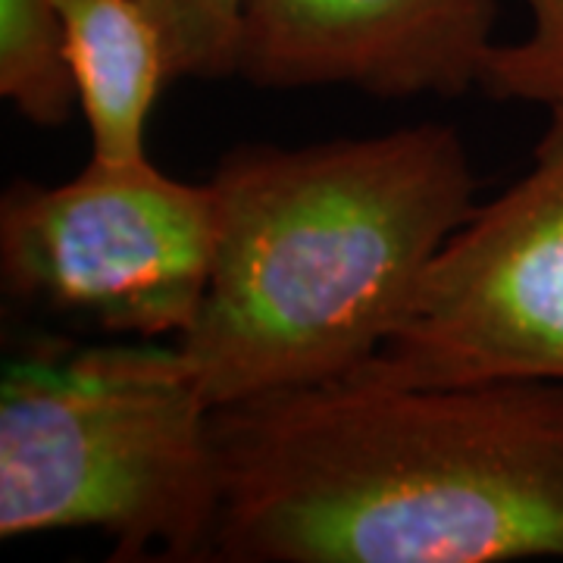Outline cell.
I'll return each mask as SVG.
<instances>
[{
    "label": "cell",
    "mask_w": 563,
    "mask_h": 563,
    "mask_svg": "<svg viewBox=\"0 0 563 563\" xmlns=\"http://www.w3.org/2000/svg\"><path fill=\"white\" fill-rule=\"evenodd\" d=\"M166 41L169 79H229L239 66L244 0H147Z\"/></svg>",
    "instance_id": "9c48e42d"
},
{
    "label": "cell",
    "mask_w": 563,
    "mask_h": 563,
    "mask_svg": "<svg viewBox=\"0 0 563 563\" xmlns=\"http://www.w3.org/2000/svg\"><path fill=\"white\" fill-rule=\"evenodd\" d=\"M91 157L139 163L151 107L169 79L166 41L147 0H57Z\"/></svg>",
    "instance_id": "52a82bcc"
},
{
    "label": "cell",
    "mask_w": 563,
    "mask_h": 563,
    "mask_svg": "<svg viewBox=\"0 0 563 563\" xmlns=\"http://www.w3.org/2000/svg\"><path fill=\"white\" fill-rule=\"evenodd\" d=\"M0 95L38 129L73 120L79 98L57 0H0Z\"/></svg>",
    "instance_id": "ba28073f"
},
{
    "label": "cell",
    "mask_w": 563,
    "mask_h": 563,
    "mask_svg": "<svg viewBox=\"0 0 563 563\" xmlns=\"http://www.w3.org/2000/svg\"><path fill=\"white\" fill-rule=\"evenodd\" d=\"M476 188L466 144L439 122L229 151L210 179V285L176 339L207 404L361 373L426 266L479 210Z\"/></svg>",
    "instance_id": "7a4b0ae2"
},
{
    "label": "cell",
    "mask_w": 563,
    "mask_h": 563,
    "mask_svg": "<svg viewBox=\"0 0 563 563\" xmlns=\"http://www.w3.org/2000/svg\"><path fill=\"white\" fill-rule=\"evenodd\" d=\"M532 32L520 44H495L483 88L492 101H563V0H526Z\"/></svg>",
    "instance_id": "30bf717a"
},
{
    "label": "cell",
    "mask_w": 563,
    "mask_h": 563,
    "mask_svg": "<svg viewBox=\"0 0 563 563\" xmlns=\"http://www.w3.org/2000/svg\"><path fill=\"white\" fill-rule=\"evenodd\" d=\"M210 413L176 344L32 342L0 388V539L101 529L113 561H210Z\"/></svg>",
    "instance_id": "3957f363"
},
{
    "label": "cell",
    "mask_w": 563,
    "mask_h": 563,
    "mask_svg": "<svg viewBox=\"0 0 563 563\" xmlns=\"http://www.w3.org/2000/svg\"><path fill=\"white\" fill-rule=\"evenodd\" d=\"M217 563L563 558V379H369L213 407Z\"/></svg>",
    "instance_id": "6da1fadb"
},
{
    "label": "cell",
    "mask_w": 563,
    "mask_h": 563,
    "mask_svg": "<svg viewBox=\"0 0 563 563\" xmlns=\"http://www.w3.org/2000/svg\"><path fill=\"white\" fill-rule=\"evenodd\" d=\"M498 0H244L235 76L354 85L383 101L461 98L495 51Z\"/></svg>",
    "instance_id": "8992f818"
},
{
    "label": "cell",
    "mask_w": 563,
    "mask_h": 563,
    "mask_svg": "<svg viewBox=\"0 0 563 563\" xmlns=\"http://www.w3.org/2000/svg\"><path fill=\"white\" fill-rule=\"evenodd\" d=\"M548 113L532 169L444 242L357 379H563V101Z\"/></svg>",
    "instance_id": "5b68a950"
},
{
    "label": "cell",
    "mask_w": 563,
    "mask_h": 563,
    "mask_svg": "<svg viewBox=\"0 0 563 563\" xmlns=\"http://www.w3.org/2000/svg\"><path fill=\"white\" fill-rule=\"evenodd\" d=\"M213 242L210 181L169 179L151 161L91 157L57 188L16 179L0 198L3 295L144 342L198 320Z\"/></svg>",
    "instance_id": "277c9868"
}]
</instances>
